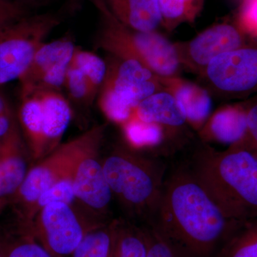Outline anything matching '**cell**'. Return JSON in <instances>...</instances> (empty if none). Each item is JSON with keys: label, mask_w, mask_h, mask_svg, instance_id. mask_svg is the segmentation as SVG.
Masks as SVG:
<instances>
[{"label": "cell", "mask_w": 257, "mask_h": 257, "mask_svg": "<svg viewBox=\"0 0 257 257\" xmlns=\"http://www.w3.org/2000/svg\"><path fill=\"white\" fill-rule=\"evenodd\" d=\"M243 224L225 215L185 161L169 164L160 206L150 226L179 257H214Z\"/></svg>", "instance_id": "cell-1"}, {"label": "cell", "mask_w": 257, "mask_h": 257, "mask_svg": "<svg viewBox=\"0 0 257 257\" xmlns=\"http://www.w3.org/2000/svg\"><path fill=\"white\" fill-rule=\"evenodd\" d=\"M225 215L246 223L257 218V155L238 143L217 152L203 147L184 160Z\"/></svg>", "instance_id": "cell-2"}, {"label": "cell", "mask_w": 257, "mask_h": 257, "mask_svg": "<svg viewBox=\"0 0 257 257\" xmlns=\"http://www.w3.org/2000/svg\"><path fill=\"white\" fill-rule=\"evenodd\" d=\"M101 164L113 199L124 213L122 218L140 226L151 225L163 192L167 160L116 147Z\"/></svg>", "instance_id": "cell-3"}, {"label": "cell", "mask_w": 257, "mask_h": 257, "mask_svg": "<svg viewBox=\"0 0 257 257\" xmlns=\"http://www.w3.org/2000/svg\"><path fill=\"white\" fill-rule=\"evenodd\" d=\"M100 26L96 47L120 59H135L152 72L162 76L172 75L179 66L177 51L163 37L153 32H139L118 21L104 3L96 7Z\"/></svg>", "instance_id": "cell-4"}, {"label": "cell", "mask_w": 257, "mask_h": 257, "mask_svg": "<svg viewBox=\"0 0 257 257\" xmlns=\"http://www.w3.org/2000/svg\"><path fill=\"white\" fill-rule=\"evenodd\" d=\"M104 133L105 125H96L70 141L60 144L29 170L14 197L21 209V219L44 191L73 172L79 160L88 152L101 147Z\"/></svg>", "instance_id": "cell-5"}, {"label": "cell", "mask_w": 257, "mask_h": 257, "mask_svg": "<svg viewBox=\"0 0 257 257\" xmlns=\"http://www.w3.org/2000/svg\"><path fill=\"white\" fill-rule=\"evenodd\" d=\"M61 22L55 13L28 15L0 35V85L20 79Z\"/></svg>", "instance_id": "cell-6"}, {"label": "cell", "mask_w": 257, "mask_h": 257, "mask_svg": "<svg viewBox=\"0 0 257 257\" xmlns=\"http://www.w3.org/2000/svg\"><path fill=\"white\" fill-rule=\"evenodd\" d=\"M104 224L68 204L57 202L42 208L28 224L54 256L69 257L89 231Z\"/></svg>", "instance_id": "cell-7"}, {"label": "cell", "mask_w": 257, "mask_h": 257, "mask_svg": "<svg viewBox=\"0 0 257 257\" xmlns=\"http://www.w3.org/2000/svg\"><path fill=\"white\" fill-rule=\"evenodd\" d=\"M99 150L94 149L79 160L73 172V189L81 205L98 221L106 223L114 219L110 217L113 195L99 159Z\"/></svg>", "instance_id": "cell-8"}, {"label": "cell", "mask_w": 257, "mask_h": 257, "mask_svg": "<svg viewBox=\"0 0 257 257\" xmlns=\"http://www.w3.org/2000/svg\"><path fill=\"white\" fill-rule=\"evenodd\" d=\"M75 49L68 38L45 42L19 79L21 89L60 91Z\"/></svg>", "instance_id": "cell-9"}, {"label": "cell", "mask_w": 257, "mask_h": 257, "mask_svg": "<svg viewBox=\"0 0 257 257\" xmlns=\"http://www.w3.org/2000/svg\"><path fill=\"white\" fill-rule=\"evenodd\" d=\"M207 74L221 90H248L257 84V50H233L216 57L207 64Z\"/></svg>", "instance_id": "cell-10"}, {"label": "cell", "mask_w": 257, "mask_h": 257, "mask_svg": "<svg viewBox=\"0 0 257 257\" xmlns=\"http://www.w3.org/2000/svg\"><path fill=\"white\" fill-rule=\"evenodd\" d=\"M116 67H109L103 87L111 89L134 109L155 92L152 71L135 59H121Z\"/></svg>", "instance_id": "cell-11"}, {"label": "cell", "mask_w": 257, "mask_h": 257, "mask_svg": "<svg viewBox=\"0 0 257 257\" xmlns=\"http://www.w3.org/2000/svg\"><path fill=\"white\" fill-rule=\"evenodd\" d=\"M26 154L18 126L0 142V209L14 199L28 175Z\"/></svg>", "instance_id": "cell-12"}, {"label": "cell", "mask_w": 257, "mask_h": 257, "mask_svg": "<svg viewBox=\"0 0 257 257\" xmlns=\"http://www.w3.org/2000/svg\"><path fill=\"white\" fill-rule=\"evenodd\" d=\"M19 121L32 160L40 161L47 156L43 130V112L40 92L21 89Z\"/></svg>", "instance_id": "cell-13"}, {"label": "cell", "mask_w": 257, "mask_h": 257, "mask_svg": "<svg viewBox=\"0 0 257 257\" xmlns=\"http://www.w3.org/2000/svg\"><path fill=\"white\" fill-rule=\"evenodd\" d=\"M107 9L126 28L153 32L162 20L159 0H102Z\"/></svg>", "instance_id": "cell-14"}, {"label": "cell", "mask_w": 257, "mask_h": 257, "mask_svg": "<svg viewBox=\"0 0 257 257\" xmlns=\"http://www.w3.org/2000/svg\"><path fill=\"white\" fill-rule=\"evenodd\" d=\"M43 112V130L47 155L59 145L72 116L70 103L60 91L38 90Z\"/></svg>", "instance_id": "cell-15"}, {"label": "cell", "mask_w": 257, "mask_h": 257, "mask_svg": "<svg viewBox=\"0 0 257 257\" xmlns=\"http://www.w3.org/2000/svg\"><path fill=\"white\" fill-rule=\"evenodd\" d=\"M241 44L236 29L227 24L216 25L196 37L189 45V53L194 62L207 65L216 57L236 50Z\"/></svg>", "instance_id": "cell-16"}, {"label": "cell", "mask_w": 257, "mask_h": 257, "mask_svg": "<svg viewBox=\"0 0 257 257\" xmlns=\"http://www.w3.org/2000/svg\"><path fill=\"white\" fill-rule=\"evenodd\" d=\"M130 119L158 124L162 131L164 126L179 127L187 120L183 107L177 98L163 92L152 94L142 101L134 109Z\"/></svg>", "instance_id": "cell-17"}, {"label": "cell", "mask_w": 257, "mask_h": 257, "mask_svg": "<svg viewBox=\"0 0 257 257\" xmlns=\"http://www.w3.org/2000/svg\"><path fill=\"white\" fill-rule=\"evenodd\" d=\"M148 240L143 226L124 218L116 219L111 257H147Z\"/></svg>", "instance_id": "cell-18"}, {"label": "cell", "mask_w": 257, "mask_h": 257, "mask_svg": "<svg viewBox=\"0 0 257 257\" xmlns=\"http://www.w3.org/2000/svg\"><path fill=\"white\" fill-rule=\"evenodd\" d=\"M3 257H55L34 236L30 226L20 223L14 232L0 236Z\"/></svg>", "instance_id": "cell-19"}, {"label": "cell", "mask_w": 257, "mask_h": 257, "mask_svg": "<svg viewBox=\"0 0 257 257\" xmlns=\"http://www.w3.org/2000/svg\"><path fill=\"white\" fill-rule=\"evenodd\" d=\"M75 169V168H74ZM74 172V171H73ZM73 172L60 179L51 187L44 191L37 198L36 202L29 209L26 216L21 221L30 224L42 208L52 202H64L82 211L84 214L96 219L81 205L74 194L73 189Z\"/></svg>", "instance_id": "cell-20"}, {"label": "cell", "mask_w": 257, "mask_h": 257, "mask_svg": "<svg viewBox=\"0 0 257 257\" xmlns=\"http://www.w3.org/2000/svg\"><path fill=\"white\" fill-rule=\"evenodd\" d=\"M116 219L89 231L69 257H111Z\"/></svg>", "instance_id": "cell-21"}, {"label": "cell", "mask_w": 257, "mask_h": 257, "mask_svg": "<svg viewBox=\"0 0 257 257\" xmlns=\"http://www.w3.org/2000/svg\"><path fill=\"white\" fill-rule=\"evenodd\" d=\"M211 133L221 143H239L247 130L246 114L236 109H226L216 113L210 122Z\"/></svg>", "instance_id": "cell-22"}, {"label": "cell", "mask_w": 257, "mask_h": 257, "mask_svg": "<svg viewBox=\"0 0 257 257\" xmlns=\"http://www.w3.org/2000/svg\"><path fill=\"white\" fill-rule=\"evenodd\" d=\"M71 64L84 74L91 97L94 101L105 79L107 70L106 62L96 54L76 47Z\"/></svg>", "instance_id": "cell-23"}, {"label": "cell", "mask_w": 257, "mask_h": 257, "mask_svg": "<svg viewBox=\"0 0 257 257\" xmlns=\"http://www.w3.org/2000/svg\"><path fill=\"white\" fill-rule=\"evenodd\" d=\"M214 257H257V218L240 226Z\"/></svg>", "instance_id": "cell-24"}, {"label": "cell", "mask_w": 257, "mask_h": 257, "mask_svg": "<svg viewBox=\"0 0 257 257\" xmlns=\"http://www.w3.org/2000/svg\"><path fill=\"white\" fill-rule=\"evenodd\" d=\"M175 97L183 107L189 121L200 122L204 121L210 112V97L205 90L197 86L183 84L177 89Z\"/></svg>", "instance_id": "cell-25"}, {"label": "cell", "mask_w": 257, "mask_h": 257, "mask_svg": "<svg viewBox=\"0 0 257 257\" xmlns=\"http://www.w3.org/2000/svg\"><path fill=\"white\" fill-rule=\"evenodd\" d=\"M123 125L125 138L133 148L157 146L163 140V131L158 124L128 119Z\"/></svg>", "instance_id": "cell-26"}, {"label": "cell", "mask_w": 257, "mask_h": 257, "mask_svg": "<svg viewBox=\"0 0 257 257\" xmlns=\"http://www.w3.org/2000/svg\"><path fill=\"white\" fill-rule=\"evenodd\" d=\"M64 87L67 89L71 100L73 101L77 105L90 106L94 101L91 97L85 77L71 62L66 74Z\"/></svg>", "instance_id": "cell-27"}, {"label": "cell", "mask_w": 257, "mask_h": 257, "mask_svg": "<svg viewBox=\"0 0 257 257\" xmlns=\"http://www.w3.org/2000/svg\"><path fill=\"white\" fill-rule=\"evenodd\" d=\"M26 5L18 0H0V32L28 16Z\"/></svg>", "instance_id": "cell-28"}, {"label": "cell", "mask_w": 257, "mask_h": 257, "mask_svg": "<svg viewBox=\"0 0 257 257\" xmlns=\"http://www.w3.org/2000/svg\"><path fill=\"white\" fill-rule=\"evenodd\" d=\"M143 226L148 240L147 257H179L174 248L152 226Z\"/></svg>", "instance_id": "cell-29"}, {"label": "cell", "mask_w": 257, "mask_h": 257, "mask_svg": "<svg viewBox=\"0 0 257 257\" xmlns=\"http://www.w3.org/2000/svg\"><path fill=\"white\" fill-rule=\"evenodd\" d=\"M179 18H190L200 8L202 0H164Z\"/></svg>", "instance_id": "cell-30"}, {"label": "cell", "mask_w": 257, "mask_h": 257, "mask_svg": "<svg viewBox=\"0 0 257 257\" xmlns=\"http://www.w3.org/2000/svg\"><path fill=\"white\" fill-rule=\"evenodd\" d=\"M247 130L246 134L251 139V143L249 145H243L245 147L255 152L257 155V105L251 108L246 114Z\"/></svg>", "instance_id": "cell-31"}, {"label": "cell", "mask_w": 257, "mask_h": 257, "mask_svg": "<svg viewBox=\"0 0 257 257\" xmlns=\"http://www.w3.org/2000/svg\"><path fill=\"white\" fill-rule=\"evenodd\" d=\"M18 126L11 109L0 114V142Z\"/></svg>", "instance_id": "cell-32"}, {"label": "cell", "mask_w": 257, "mask_h": 257, "mask_svg": "<svg viewBox=\"0 0 257 257\" xmlns=\"http://www.w3.org/2000/svg\"><path fill=\"white\" fill-rule=\"evenodd\" d=\"M243 20L250 28L257 32V0H249L243 12Z\"/></svg>", "instance_id": "cell-33"}, {"label": "cell", "mask_w": 257, "mask_h": 257, "mask_svg": "<svg viewBox=\"0 0 257 257\" xmlns=\"http://www.w3.org/2000/svg\"><path fill=\"white\" fill-rule=\"evenodd\" d=\"M10 105L7 100L6 96L0 91V114L10 109Z\"/></svg>", "instance_id": "cell-34"}, {"label": "cell", "mask_w": 257, "mask_h": 257, "mask_svg": "<svg viewBox=\"0 0 257 257\" xmlns=\"http://www.w3.org/2000/svg\"><path fill=\"white\" fill-rule=\"evenodd\" d=\"M23 4L28 6V5H40L42 4H45L50 0H18Z\"/></svg>", "instance_id": "cell-35"}, {"label": "cell", "mask_w": 257, "mask_h": 257, "mask_svg": "<svg viewBox=\"0 0 257 257\" xmlns=\"http://www.w3.org/2000/svg\"><path fill=\"white\" fill-rule=\"evenodd\" d=\"M77 1H86V0H77ZM87 1L92 2V3H93V1H94V0H87Z\"/></svg>", "instance_id": "cell-36"}, {"label": "cell", "mask_w": 257, "mask_h": 257, "mask_svg": "<svg viewBox=\"0 0 257 257\" xmlns=\"http://www.w3.org/2000/svg\"><path fill=\"white\" fill-rule=\"evenodd\" d=\"M7 30H8V29H7ZM5 31L0 32V35H2V34H3V32H4Z\"/></svg>", "instance_id": "cell-37"}, {"label": "cell", "mask_w": 257, "mask_h": 257, "mask_svg": "<svg viewBox=\"0 0 257 257\" xmlns=\"http://www.w3.org/2000/svg\"><path fill=\"white\" fill-rule=\"evenodd\" d=\"M0 257H3V256H2L1 252H0Z\"/></svg>", "instance_id": "cell-38"}]
</instances>
